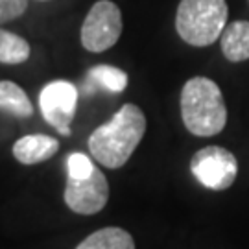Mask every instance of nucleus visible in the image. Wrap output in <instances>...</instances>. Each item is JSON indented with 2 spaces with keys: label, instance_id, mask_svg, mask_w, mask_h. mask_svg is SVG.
<instances>
[{
  "label": "nucleus",
  "instance_id": "nucleus-1",
  "mask_svg": "<svg viewBox=\"0 0 249 249\" xmlns=\"http://www.w3.org/2000/svg\"><path fill=\"white\" fill-rule=\"evenodd\" d=\"M146 133V116L135 104H124L113 118L89 137L90 155L106 168H120L129 160Z\"/></svg>",
  "mask_w": 249,
  "mask_h": 249
},
{
  "label": "nucleus",
  "instance_id": "nucleus-2",
  "mask_svg": "<svg viewBox=\"0 0 249 249\" xmlns=\"http://www.w3.org/2000/svg\"><path fill=\"white\" fill-rule=\"evenodd\" d=\"M181 118L196 137H213L227 124V106L218 83L205 76H196L181 90Z\"/></svg>",
  "mask_w": 249,
  "mask_h": 249
},
{
  "label": "nucleus",
  "instance_id": "nucleus-3",
  "mask_svg": "<svg viewBox=\"0 0 249 249\" xmlns=\"http://www.w3.org/2000/svg\"><path fill=\"white\" fill-rule=\"evenodd\" d=\"M229 8L225 0H181L176 13L179 37L192 46H209L222 37Z\"/></svg>",
  "mask_w": 249,
  "mask_h": 249
},
{
  "label": "nucleus",
  "instance_id": "nucleus-4",
  "mask_svg": "<svg viewBox=\"0 0 249 249\" xmlns=\"http://www.w3.org/2000/svg\"><path fill=\"white\" fill-rule=\"evenodd\" d=\"M122 36V11L113 0H98L92 4L81 24L80 39L85 50L106 52Z\"/></svg>",
  "mask_w": 249,
  "mask_h": 249
},
{
  "label": "nucleus",
  "instance_id": "nucleus-5",
  "mask_svg": "<svg viewBox=\"0 0 249 249\" xmlns=\"http://www.w3.org/2000/svg\"><path fill=\"white\" fill-rule=\"evenodd\" d=\"M190 170L203 187L211 190H225L236 179L238 160L222 146H207L192 155Z\"/></svg>",
  "mask_w": 249,
  "mask_h": 249
},
{
  "label": "nucleus",
  "instance_id": "nucleus-6",
  "mask_svg": "<svg viewBox=\"0 0 249 249\" xmlns=\"http://www.w3.org/2000/svg\"><path fill=\"white\" fill-rule=\"evenodd\" d=\"M78 106V89L71 81L55 80L46 83L39 94V109L48 124L63 137L72 133L71 124Z\"/></svg>",
  "mask_w": 249,
  "mask_h": 249
},
{
  "label": "nucleus",
  "instance_id": "nucleus-7",
  "mask_svg": "<svg viewBox=\"0 0 249 249\" xmlns=\"http://www.w3.org/2000/svg\"><path fill=\"white\" fill-rule=\"evenodd\" d=\"M109 199V183L106 176L94 168V172L85 179H67L65 203L72 213L90 216L100 213Z\"/></svg>",
  "mask_w": 249,
  "mask_h": 249
},
{
  "label": "nucleus",
  "instance_id": "nucleus-8",
  "mask_svg": "<svg viewBox=\"0 0 249 249\" xmlns=\"http://www.w3.org/2000/svg\"><path fill=\"white\" fill-rule=\"evenodd\" d=\"M59 142L48 135H26L13 144V157L20 164H37L53 157Z\"/></svg>",
  "mask_w": 249,
  "mask_h": 249
},
{
  "label": "nucleus",
  "instance_id": "nucleus-9",
  "mask_svg": "<svg viewBox=\"0 0 249 249\" xmlns=\"http://www.w3.org/2000/svg\"><path fill=\"white\" fill-rule=\"evenodd\" d=\"M223 55L231 63L249 59V20H234L227 24L220 37Z\"/></svg>",
  "mask_w": 249,
  "mask_h": 249
},
{
  "label": "nucleus",
  "instance_id": "nucleus-10",
  "mask_svg": "<svg viewBox=\"0 0 249 249\" xmlns=\"http://www.w3.org/2000/svg\"><path fill=\"white\" fill-rule=\"evenodd\" d=\"M127 87V74L111 65H96L87 74L85 92L92 94L96 89H106L109 92H122Z\"/></svg>",
  "mask_w": 249,
  "mask_h": 249
},
{
  "label": "nucleus",
  "instance_id": "nucleus-11",
  "mask_svg": "<svg viewBox=\"0 0 249 249\" xmlns=\"http://www.w3.org/2000/svg\"><path fill=\"white\" fill-rule=\"evenodd\" d=\"M76 249H135V240L120 227H104L89 234Z\"/></svg>",
  "mask_w": 249,
  "mask_h": 249
},
{
  "label": "nucleus",
  "instance_id": "nucleus-12",
  "mask_svg": "<svg viewBox=\"0 0 249 249\" xmlns=\"http://www.w3.org/2000/svg\"><path fill=\"white\" fill-rule=\"evenodd\" d=\"M0 109L18 118L34 115V106L28 94L15 81H0Z\"/></svg>",
  "mask_w": 249,
  "mask_h": 249
},
{
  "label": "nucleus",
  "instance_id": "nucleus-13",
  "mask_svg": "<svg viewBox=\"0 0 249 249\" xmlns=\"http://www.w3.org/2000/svg\"><path fill=\"white\" fill-rule=\"evenodd\" d=\"M30 57V45L24 37L8 30H0V63L20 65Z\"/></svg>",
  "mask_w": 249,
  "mask_h": 249
},
{
  "label": "nucleus",
  "instance_id": "nucleus-14",
  "mask_svg": "<svg viewBox=\"0 0 249 249\" xmlns=\"http://www.w3.org/2000/svg\"><path fill=\"white\" fill-rule=\"evenodd\" d=\"M67 168H69V178L85 179L94 172L96 166L92 164V160H90L85 153L76 151V153H71V155H69V159H67Z\"/></svg>",
  "mask_w": 249,
  "mask_h": 249
},
{
  "label": "nucleus",
  "instance_id": "nucleus-15",
  "mask_svg": "<svg viewBox=\"0 0 249 249\" xmlns=\"http://www.w3.org/2000/svg\"><path fill=\"white\" fill-rule=\"evenodd\" d=\"M28 9V0H0V24L15 20L24 15Z\"/></svg>",
  "mask_w": 249,
  "mask_h": 249
}]
</instances>
